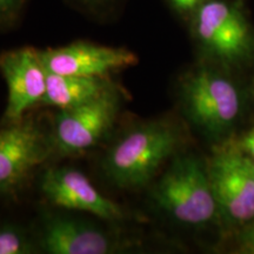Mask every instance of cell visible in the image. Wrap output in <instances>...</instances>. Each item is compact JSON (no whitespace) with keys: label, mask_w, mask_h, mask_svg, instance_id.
I'll return each mask as SVG.
<instances>
[{"label":"cell","mask_w":254,"mask_h":254,"mask_svg":"<svg viewBox=\"0 0 254 254\" xmlns=\"http://www.w3.org/2000/svg\"><path fill=\"white\" fill-rule=\"evenodd\" d=\"M125 94L113 82L93 99L67 110H58L51 127L53 155L74 157L100 144L112 131Z\"/></svg>","instance_id":"3"},{"label":"cell","mask_w":254,"mask_h":254,"mask_svg":"<svg viewBox=\"0 0 254 254\" xmlns=\"http://www.w3.org/2000/svg\"><path fill=\"white\" fill-rule=\"evenodd\" d=\"M40 187L45 198L58 207L86 212L110 222L125 221L131 215L124 206L104 195L86 174L74 167L49 168Z\"/></svg>","instance_id":"7"},{"label":"cell","mask_w":254,"mask_h":254,"mask_svg":"<svg viewBox=\"0 0 254 254\" xmlns=\"http://www.w3.org/2000/svg\"><path fill=\"white\" fill-rule=\"evenodd\" d=\"M182 144V132L170 120L138 123L126 128L110 146L101 160V171L117 189H141Z\"/></svg>","instance_id":"1"},{"label":"cell","mask_w":254,"mask_h":254,"mask_svg":"<svg viewBox=\"0 0 254 254\" xmlns=\"http://www.w3.org/2000/svg\"><path fill=\"white\" fill-rule=\"evenodd\" d=\"M238 144L247 155L254 159V127L243 136L240 141H238Z\"/></svg>","instance_id":"18"},{"label":"cell","mask_w":254,"mask_h":254,"mask_svg":"<svg viewBox=\"0 0 254 254\" xmlns=\"http://www.w3.org/2000/svg\"><path fill=\"white\" fill-rule=\"evenodd\" d=\"M39 249L50 254H112L131 247V241L82 219L51 215L43 222Z\"/></svg>","instance_id":"11"},{"label":"cell","mask_w":254,"mask_h":254,"mask_svg":"<svg viewBox=\"0 0 254 254\" xmlns=\"http://www.w3.org/2000/svg\"><path fill=\"white\" fill-rule=\"evenodd\" d=\"M39 249L26 228L15 222L0 224V254H31Z\"/></svg>","instance_id":"13"},{"label":"cell","mask_w":254,"mask_h":254,"mask_svg":"<svg viewBox=\"0 0 254 254\" xmlns=\"http://www.w3.org/2000/svg\"><path fill=\"white\" fill-rule=\"evenodd\" d=\"M180 100L187 119L208 136L225 134L241 110L240 94L230 79L211 68H196L180 84Z\"/></svg>","instance_id":"4"},{"label":"cell","mask_w":254,"mask_h":254,"mask_svg":"<svg viewBox=\"0 0 254 254\" xmlns=\"http://www.w3.org/2000/svg\"><path fill=\"white\" fill-rule=\"evenodd\" d=\"M40 56L49 72L81 77L110 78L113 73L138 63V57L126 47L100 45L85 40L40 50Z\"/></svg>","instance_id":"10"},{"label":"cell","mask_w":254,"mask_h":254,"mask_svg":"<svg viewBox=\"0 0 254 254\" xmlns=\"http://www.w3.org/2000/svg\"><path fill=\"white\" fill-rule=\"evenodd\" d=\"M113 81L111 78L81 77V75L47 73L46 92L39 106L67 110L87 103L107 90Z\"/></svg>","instance_id":"12"},{"label":"cell","mask_w":254,"mask_h":254,"mask_svg":"<svg viewBox=\"0 0 254 254\" xmlns=\"http://www.w3.org/2000/svg\"><path fill=\"white\" fill-rule=\"evenodd\" d=\"M27 0H0V31L13 27L23 14Z\"/></svg>","instance_id":"14"},{"label":"cell","mask_w":254,"mask_h":254,"mask_svg":"<svg viewBox=\"0 0 254 254\" xmlns=\"http://www.w3.org/2000/svg\"><path fill=\"white\" fill-rule=\"evenodd\" d=\"M53 155L51 128L36 117L0 126V199L13 198L24 189L37 167Z\"/></svg>","instance_id":"5"},{"label":"cell","mask_w":254,"mask_h":254,"mask_svg":"<svg viewBox=\"0 0 254 254\" xmlns=\"http://www.w3.org/2000/svg\"><path fill=\"white\" fill-rule=\"evenodd\" d=\"M206 165L219 214L234 225L254 220L253 158L238 141H227L215 148Z\"/></svg>","instance_id":"6"},{"label":"cell","mask_w":254,"mask_h":254,"mask_svg":"<svg viewBox=\"0 0 254 254\" xmlns=\"http://www.w3.org/2000/svg\"><path fill=\"white\" fill-rule=\"evenodd\" d=\"M240 252L254 254V224L247 226L240 238Z\"/></svg>","instance_id":"17"},{"label":"cell","mask_w":254,"mask_h":254,"mask_svg":"<svg viewBox=\"0 0 254 254\" xmlns=\"http://www.w3.org/2000/svg\"><path fill=\"white\" fill-rule=\"evenodd\" d=\"M159 208L189 226H205L219 215L207 165L194 155L173 160L152 192Z\"/></svg>","instance_id":"2"},{"label":"cell","mask_w":254,"mask_h":254,"mask_svg":"<svg viewBox=\"0 0 254 254\" xmlns=\"http://www.w3.org/2000/svg\"><path fill=\"white\" fill-rule=\"evenodd\" d=\"M205 0H168L171 5L180 13H193Z\"/></svg>","instance_id":"16"},{"label":"cell","mask_w":254,"mask_h":254,"mask_svg":"<svg viewBox=\"0 0 254 254\" xmlns=\"http://www.w3.org/2000/svg\"><path fill=\"white\" fill-rule=\"evenodd\" d=\"M253 160H254V159H253Z\"/></svg>","instance_id":"19"},{"label":"cell","mask_w":254,"mask_h":254,"mask_svg":"<svg viewBox=\"0 0 254 254\" xmlns=\"http://www.w3.org/2000/svg\"><path fill=\"white\" fill-rule=\"evenodd\" d=\"M0 73L7 85L2 122H18L38 106L46 92L47 71L40 50L24 46L0 53Z\"/></svg>","instance_id":"9"},{"label":"cell","mask_w":254,"mask_h":254,"mask_svg":"<svg viewBox=\"0 0 254 254\" xmlns=\"http://www.w3.org/2000/svg\"><path fill=\"white\" fill-rule=\"evenodd\" d=\"M80 11L95 17L109 14L118 5L119 0H67Z\"/></svg>","instance_id":"15"},{"label":"cell","mask_w":254,"mask_h":254,"mask_svg":"<svg viewBox=\"0 0 254 254\" xmlns=\"http://www.w3.org/2000/svg\"><path fill=\"white\" fill-rule=\"evenodd\" d=\"M193 32L206 52L224 62H237L250 50L245 19L227 2L205 0L192 13Z\"/></svg>","instance_id":"8"}]
</instances>
